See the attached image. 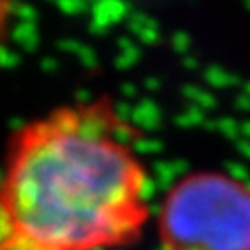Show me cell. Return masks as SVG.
Returning <instances> with one entry per match:
<instances>
[{
    "label": "cell",
    "instance_id": "1",
    "mask_svg": "<svg viewBox=\"0 0 250 250\" xmlns=\"http://www.w3.org/2000/svg\"><path fill=\"white\" fill-rule=\"evenodd\" d=\"M2 211L6 236L43 250H101L136 238L148 193L126 124L103 103L34 120L10 150Z\"/></svg>",
    "mask_w": 250,
    "mask_h": 250
},
{
    "label": "cell",
    "instance_id": "2",
    "mask_svg": "<svg viewBox=\"0 0 250 250\" xmlns=\"http://www.w3.org/2000/svg\"><path fill=\"white\" fill-rule=\"evenodd\" d=\"M166 250H250V189L203 171L177 181L160 209Z\"/></svg>",
    "mask_w": 250,
    "mask_h": 250
},
{
    "label": "cell",
    "instance_id": "3",
    "mask_svg": "<svg viewBox=\"0 0 250 250\" xmlns=\"http://www.w3.org/2000/svg\"><path fill=\"white\" fill-rule=\"evenodd\" d=\"M0 250H43L40 246H34L30 242H24L20 238H14V236H6L4 234V242H2V248Z\"/></svg>",
    "mask_w": 250,
    "mask_h": 250
}]
</instances>
